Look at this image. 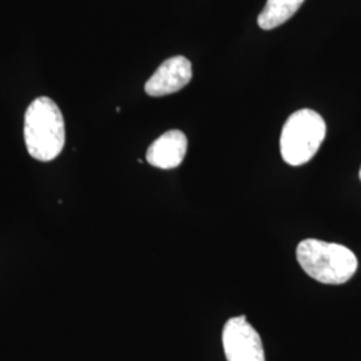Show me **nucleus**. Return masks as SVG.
I'll return each mask as SVG.
<instances>
[{"label":"nucleus","mask_w":361,"mask_h":361,"mask_svg":"<svg viewBox=\"0 0 361 361\" xmlns=\"http://www.w3.org/2000/svg\"><path fill=\"white\" fill-rule=\"evenodd\" d=\"M25 142L32 158L50 162L62 153L66 142L65 119L56 104L39 97L25 116Z\"/></svg>","instance_id":"obj_1"},{"label":"nucleus","mask_w":361,"mask_h":361,"mask_svg":"<svg viewBox=\"0 0 361 361\" xmlns=\"http://www.w3.org/2000/svg\"><path fill=\"white\" fill-rule=\"evenodd\" d=\"M296 257L300 267L313 280L323 284L347 283L357 271V258L347 246L314 238L301 241Z\"/></svg>","instance_id":"obj_2"},{"label":"nucleus","mask_w":361,"mask_h":361,"mask_svg":"<svg viewBox=\"0 0 361 361\" xmlns=\"http://www.w3.org/2000/svg\"><path fill=\"white\" fill-rule=\"evenodd\" d=\"M326 125L323 116L314 110L302 109L285 122L280 137V150L285 162L301 166L316 155L323 145Z\"/></svg>","instance_id":"obj_3"},{"label":"nucleus","mask_w":361,"mask_h":361,"mask_svg":"<svg viewBox=\"0 0 361 361\" xmlns=\"http://www.w3.org/2000/svg\"><path fill=\"white\" fill-rule=\"evenodd\" d=\"M222 344L228 361H265V352L257 331L245 316L228 320L222 332Z\"/></svg>","instance_id":"obj_4"},{"label":"nucleus","mask_w":361,"mask_h":361,"mask_svg":"<svg viewBox=\"0 0 361 361\" xmlns=\"http://www.w3.org/2000/svg\"><path fill=\"white\" fill-rule=\"evenodd\" d=\"M193 78L192 63L188 58L177 55L166 59L146 82L145 91L150 97H165L182 90Z\"/></svg>","instance_id":"obj_5"},{"label":"nucleus","mask_w":361,"mask_h":361,"mask_svg":"<svg viewBox=\"0 0 361 361\" xmlns=\"http://www.w3.org/2000/svg\"><path fill=\"white\" fill-rule=\"evenodd\" d=\"M188 152V138L180 130H169L150 145L146 153L147 162L154 168L176 169Z\"/></svg>","instance_id":"obj_6"},{"label":"nucleus","mask_w":361,"mask_h":361,"mask_svg":"<svg viewBox=\"0 0 361 361\" xmlns=\"http://www.w3.org/2000/svg\"><path fill=\"white\" fill-rule=\"evenodd\" d=\"M305 0H267L264 10L258 15V26L273 30L289 20Z\"/></svg>","instance_id":"obj_7"},{"label":"nucleus","mask_w":361,"mask_h":361,"mask_svg":"<svg viewBox=\"0 0 361 361\" xmlns=\"http://www.w3.org/2000/svg\"><path fill=\"white\" fill-rule=\"evenodd\" d=\"M360 180H361V168H360Z\"/></svg>","instance_id":"obj_8"}]
</instances>
